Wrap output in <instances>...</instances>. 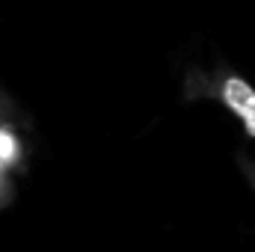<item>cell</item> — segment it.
<instances>
[{"label":"cell","instance_id":"cell-1","mask_svg":"<svg viewBox=\"0 0 255 252\" xmlns=\"http://www.w3.org/2000/svg\"><path fill=\"white\" fill-rule=\"evenodd\" d=\"M187 95H205L220 101L229 113L238 116V122L244 125V130L255 136V89L238 74L217 68L214 74H202V71H190L187 77Z\"/></svg>","mask_w":255,"mask_h":252},{"label":"cell","instance_id":"cell-2","mask_svg":"<svg viewBox=\"0 0 255 252\" xmlns=\"http://www.w3.org/2000/svg\"><path fill=\"white\" fill-rule=\"evenodd\" d=\"M27 166V145L21 122H0V172L18 175Z\"/></svg>","mask_w":255,"mask_h":252},{"label":"cell","instance_id":"cell-3","mask_svg":"<svg viewBox=\"0 0 255 252\" xmlns=\"http://www.w3.org/2000/svg\"><path fill=\"white\" fill-rule=\"evenodd\" d=\"M0 122H21V107L0 89Z\"/></svg>","mask_w":255,"mask_h":252},{"label":"cell","instance_id":"cell-4","mask_svg":"<svg viewBox=\"0 0 255 252\" xmlns=\"http://www.w3.org/2000/svg\"><path fill=\"white\" fill-rule=\"evenodd\" d=\"M15 202V175L0 172V211Z\"/></svg>","mask_w":255,"mask_h":252}]
</instances>
